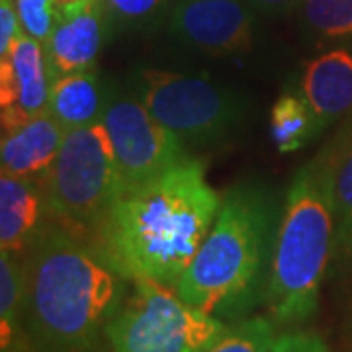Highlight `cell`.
Wrapping results in <instances>:
<instances>
[{
	"label": "cell",
	"instance_id": "cell-1",
	"mask_svg": "<svg viewBox=\"0 0 352 352\" xmlns=\"http://www.w3.org/2000/svg\"><path fill=\"white\" fill-rule=\"evenodd\" d=\"M24 331L36 352H100L127 278L61 226L43 227L22 256Z\"/></svg>",
	"mask_w": 352,
	"mask_h": 352
},
{
	"label": "cell",
	"instance_id": "cell-2",
	"mask_svg": "<svg viewBox=\"0 0 352 352\" xmlns=\"http://www.w3.org/2000/svg\"><path fill=\"white\" fill-rule=\"evenodd\" d=\"M221 198L206 166L186 159L149 182L120 192L96 245L127 280L175 288L212 231Z\"/></svg>",
	"mask_w": 352,
	"mask_h": 352
},
{
	"label": "cell",
	"instance_id": "cell-3",
	"mask_svg": "<svg viewBox=\"0 0 352 352\" xmlns=\"http://www.w3.org/2000/svg\"><path fill=\"white\" fill-rule=\"evenodd\" d=\"M280 214L274 192L261 184L229 190L176 294L223 321L251 314L264 303Z\"/></svg>",
	"mask_w": 352,
	"mask_h": 352
},
{
	"label": "cell",
	"instance_id": "cell-4",
	"mask_svg": "<svg viewBox=\"0 0 352 352\" xmlns=\"http://www.w3.org/2000/svg\"><path fill=\"white\" fill-rule=\"evenodd\" d=\"M337 215L327 153L294 175L278 221L264 296L278 325H300L317 311L321 284L335 264Z\"/></svg>",
	"mask_w": 352,
	"mask_h": 352
},
{
	"label": "cell",
	"instance_id": "cell-5",
	"mask_svg": "<svg viewBox=\"0 0 352 352\" xmlns=\"http://www.w3.org/2000/svg\"><path fill=\"white\" fill-rule=\"evenodd\" d=\"M120 192V168L104 122L69 129L45 180L51 219L78 237H98Z\"/></svg>",
	"mask_w": 352,
	"mask_h": 352
},
{
	"label": "cell",
	"instance_id": "cell-6",
	"mask_svg": "<svg viewBox=\"0 0 352 352\" xmlns=\"http://www.w3.org/2000/svg\"><path fill=\"white\" fill-rule=\"evenodd\" d=\"M106 331L110 352H206L227 331L223 319L184 302L175 288L138 278Z\"/></svg>",
	"mask_w": 352,
	"mask_h": 352
},
{
	"label": "cell",
	"instance_id": "cell-7",
	"mask_svg": "<svg viewBox=\"0 0 352 352\" xmlns=\"http://www.w3.org/2000/svg\"><path fill=\"white\" fill-rule=\"evenodd\" d=\"M131 87L149 112L186 147L200 149L226 141L245 116L239 94L208 75L149 67L139 69Z\"/></svg>",
	"mask_w": 352,
	"mask_h": 352
},
{
	"label": "cell",
	"instance_id": "cell-8",
	"mask_svg": "<svg viewBox=\"0 0 352 352\" xmlns=\"http://www.w3.org/2000/svg\"><path fill=\"white\" fill-rule=\"evenodd\" d=\"M102 122L116 153L122 190L141 186L190 159L182 139L163 126L135 92L113 88Z\"/></svg>",
	"mask_w": 352,
	"mask_h": 352
},
{
	"label": "cell",
	"instance_id": "cell-9",
	"mask_svg": "<svg viewBox=\"0 0 352 352\" xmlns=\"http://www.w3.org/2000/svg\"><path fill=\"white\" fill-rule=\"evenodd\" d=\"M168 28L182 45L210 57L243 55L254 41V16L245 0H178Z\"/></svg>",
	"mask_w": 352,
	"mask_h": 352
},
{
	"label": "cell",
	"instance_id": "cell-10",
	"mask_svg": "<svg viewBox=\"0 0 352 352\" xmlns=\"http://www.w3.org/2000/svg\"><path fill=\"white\" fill-rule=\"evenodd\" d=\"M51 71L45 45L22 32L0 57L2 133L24 126L50 106Z\"/></svg>",
	"mask_w": 352,
	"mask_h": 352
},
{
	"label": "cell",
	"instance_id": "cell-11",
	"mask_svg": "<svg viewBox=\"0 0 352 352\" xmlns=\"http://www.w3.org/2000/svg\"><path fill=\"white\" fill-rule=\"evenodd\" d=\"M110 18L102 0H82L59 8L50 38L43 43L51 80L94 69L108 34Z\"/></svg>",
	"mask_w": 352,
	"mask_h": 352
},
{
	"label": "cell",
	"instance_id": "cell-12",
	"mask_svg": "<svg viewBox=\"0 0 352 352\" xmlns=\"http://www.w3.org/2000/svg\"><path fill=\"white\" fill-rule=\"evenodd\" d=\"M298 90L309 104L319 135L352 110V50L335 47L315 55L303 65Z\"/></svg>",
	"mask_w": 352,
	"mask_h": 352
},
{
	"label": "cell",
	"instance_id": "cell-13",
	"mask_svg": "<svg viewBox=\"0 0 352 352\" xmlns=\"http://www.w3.org/2000/svg\"><path fill=\"white\" fill-rule=\"evenodd\" d=\"M65 133L67 129L50 110L28 120L24 126L4 131L0 145L2 173L45 184L51 166L61 151Z\"/></svg>",
	"mask_w": 352,
	"mask_h": 352
},
{
	"label": "cell",
	"instance_id": "cell-14",
	"mask_svg": "<svg viewBox=\"0 0 352 352\" xmlns=\"http://www.w3.org/2000/svg\"><path fill=\"white\" fill-rule=\"evenodd\" d=\"M47 214L45 184L2 173L0 176V247L4 252L24 256L43 231Z\"/></svg>",
	"mask_w": 352,
	"mask_h": 352
},
{
	"label": "cell",
	"instance_id": "cell-15",
	"mask_svg": "<svg viewBox=\"0 0 352 352\" xmlns=\"http://www.w3.org/2000/svg\"><path fill=\"white\" fill-rule=\"evenodd\" d=\"M112 92L113 87L102 82L96 69L55 76L51 80L47 110L67 131L92 126L102 122Z\"/></svg>",
	"mask_w": 352,
	"mask_h": 352
},
{
	"label": "cell",
	"instance_id": "cell-16",
	"mask_svg": "<svg viewBox=\"0 0 352 352\" xmlns=\"http://www.w3.org/2000/svg\"><path fill=\"white\" fill-rule=\"evenodd\" d=\"M325 153L333 170L337 215V251L333 270H337L352 266V131L339 143H333Z\"/></svg>",
	"mask_w": 352,
	"mask_h": 352
},
{
	"label": "cell",
	"instance_id": "cell-17",
	"mask_svg": "<svg viewBox=\"0 0 352 352\" xmlns=\"http://www.w3.org/2000/svg\"><path fill=\"white\" fill-rule=\"evenodd\" d=\"M0 342L2 352H22L28 344L22 258L4 251L0 256Z\"/></svg>",
	"mask_w": 352,
	"mask_h": 352
},
{
	"label": "cell",
	"instance_id": "cell-18",
	"mask_svg": "<svg viewBox=\"0 0 352 352\" xmlns=\"http://www.w3.org/2000/svg\"><path fill=\"white\" fill-rule=\"evenodd\" d=\"M270 135L280 153L298 151L317 138L314 113L300 90H288L274 102L270 112Z\"/></svg>",
	"mask_w": 352,
	"mask_h": 352
},
{
	"label": "cell",
	"instance_id": "cell-19",
	"mask_svg": "<svg viewBox=\"0 0 352 352\" xmlns=\"http://www.w3.org/2000/svg\"><path fill=\"white\" fill-rule=\"evenodd\" d=\"M300 20L321 41L352 38V0H302Z\"/></svg>",
	"mask_w": 352,
	"mask_h": 352
},
{
	"label": "cell",
	"instance_id": "cell-20",
	"mask_svg": "<svg viewBox=\"0 0 352 352\" xmlns=\"http://www.w3.org/2000/svg\"><path fill=\"white\" fill-rule=\"evenodd\" d=\"M276 325L270 315L239 319L206 352H268L276 339Z\"/></svg>",
	"mask_w": 352,
	"mask_h": 352
},
{
	"label": "cell",
	"instance_id": "cell-21",
	"mask_svg": "<svg viewBox=\"0 0 352 352\" xmlns=\"http://www.w3.org/2000/svg\"><path fill=\"white\" fill-rule=\"evenodd\" d=\"M16 8L25 34L45 43L59 12L57 0H16Z\"/></svg>",
	"mask_w": 352,
	"mask_h": 352
},
{
	"label": "cell",
	"instance_id": "cell-22",
	"mask_svg": "<svg viewBox=\"0 0 352 352\" xmlns=\"http://www.w3.org/2000/svg\"><path fill=\"white\" fill-rule=\"evenodd\" d=\"M164 0H102L110 22L126 28L151 24L163 10Z\"/></svg>",
	"mask_w": 352,
	"mask_h": 352
},
{
	"label": "cell",
	"instance_id": "cell-23",
	"mask_svg": "<svg viewBox=\"0 0 352 352\" xmlns=\"http://www.w3.org/2000/svg\"><path fill=\"white\" fill-rule=\"evenodd\" d=\"M268 352H329L327 344L315 333L305 331H288L276 335Z\"/></svg>",
	"mask_w": 352,
	"mask_h": 352
},
{
	"label": "cell",
	"instance_id": "cell-24",
	"mask_svg": "<svg viewBox=\"0 0 352 352\" xmlns=\"http://www.w3.org/2000/svg\"><path fill=\"white\" fill-rule=\"evenodd\" d=\"M22 32L16 0H0V57L8 53L14 39Z\"/></svg>",
	"mask_w": 352,
	"mask_h": 352
},
{
	"label": "cell",
	"instance_id": "cell-25",
	"mask_svg": "<svg viewBox=\"0 0 352 352\" xmlns=\"http://www.w3.org/2000/svg\"><path fill=\"white\" fill-rule=\"evenodd\" d=\"M245 2L263 12H288L298 8L302 0H245Z\"/></svg>",
	"mask_w": 352,
	"mask_h": 352
},
{
	"label": "cell",
	"instance_id": "cell-26",
	"mask_svg": "<svg viewBox=\"0 0 352 352\" xmlns=\"http://www.w3.org/2000/svg\"><path fill=\"white\" fill-rule=\"evenodd\" d=\"M76 2H82V0H57V6L63 8V6H69V4H76Z\"/></svg>",
	"mask_w": 352,
	"mask_h": 352
}]
</instances>
